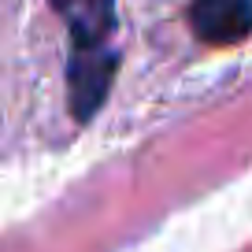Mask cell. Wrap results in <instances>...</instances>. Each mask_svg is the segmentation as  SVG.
<instances>
[{
    "label": "cell",
    "mask_w": 252,
    "mask_h": 252,
    "mask_svg": "<svg viewBox=\"0 0 252 252\" xmlns=\"http://www.w3.org/2000/svg\"><path fill=\"white\" fill-rule=\"evenodd\" d=\"M115 67L119 56L104 45H74L71 63H67V96H71V115L78 123H89L93 111L104 104Z\"/></svg>",
    "instance_id": "6da1fadb"
},
{
    "label": "cell",
    "mask_w": 252,
    "mask_h": 252,
    "mask_svg": "<svg viewBox=\"0 0 252 252\" xmlns=\"http://www.w3.org/2000/svg\"><path fill=\"white\" fill-rule=\"evenodd\" d=\"M186 19L204 45H241L252 33V0H193Z\"/></svg>",
    "instance_id": "7a4b0ae2"
},
{
    "label": "cell",
    "mask_w": 252,
    "mask_h": 252,
    "mask_svg": "<svg viewBox=\"0 0 252 252\" xmlns=\"http://www.w3.org/2000/svg\"><path fill=\"white\" fill-rule=\"evenodd\" d=\"M74 45H104L115 30V0H52Z\"/></svg>",
    "instance_id": "3957f363"
}]
</instances>
